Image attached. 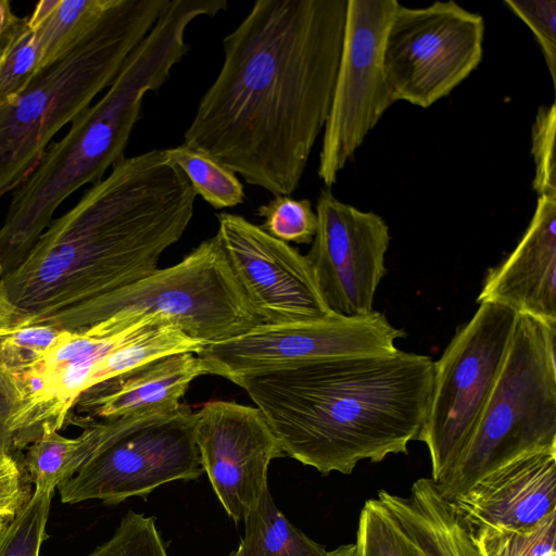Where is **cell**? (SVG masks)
I'll use <instances>...</instances> for the list:
<instances>
[{"instance_id": "cell-1", "label": "cell", "mask_w": 556, "mask_h": 556, "mask_svg": "<svg viewBox=\"0 0 556 556\" xmlns=\"http://www.w3.org/2000/svg\"><path fill=\"white\" fill-rule=\"evenodd\" d=\"M348 0H257L184 134L273 195L300 186L330 111Z\"/></svg>"}, {"instance_id": "cell-2", "label": "cell", "mask_w": 556, "mask_h": 556, "mask_svg": "<svg viewBox=\"0 0 556 556\" xmlns=\"http://www.w3.org/2000/svg\"><path fill=\"white\" fill-rule=\"evenodd\" d=\"M195 198L165 149L124 157L1 279L10 301L26 325L84 329L100 301L157 269L187 230Z\"/></svg>"}, {"instance_id": "cell-3", "label": "cell", "mask_w": 556, "mask_h": 556, "mask_svg": "<svg viewBox=\"0 0 556 556\" xmlns=\"http://www.w3.org/2000/svg\"><path fill=\"white\" fill-rule=\"evenodd\" d=\"M434 361L404 352L353 355L239 377L285 454L321 475L407 454L424 427Z\"/></svg>"}, {"instance_id": "cell-4", "label": "cell", "mask_w": 556, "mask_h": 556, "mask_svg": "<svg viewBox=\"0 0 556 556\" xmlns=\"http://www.w3.org/2000/svg\"><path fill=\"white\" fill-rule=\"evenodd\" d=\"M191 7L170 1L125 60L105 93L50 143L24 182L13 191L0 227V280L28 256L59 205L86 184H97L123 160L144 96L160 89L189 51Z\"/></svg>"}, {"instance_id": "cell-5", "label": "cell", "mask_w": 556, "mask_h": 556, "mask_svg": "<svg viewBox=\"0 0 556 556\" xmlns=\"http://www.w3.org/2000/svg\"><path fill=\"white\" fill-rule=\"evenodd\" d=\"M168 0H115L99 24L0 106V199L36 168L53 137L108 88Z\"/></svg>"}, {"instance_id": "cell-6", "label": "cell", "mask_w": 556, "mask_h": 556, "mask_svg": "<svg viewBox=\"0 0 556 556\" xmlns=\"http://www.w3.org/2000/svg\"><path fill=\"white\" fill-rule=\"evenodd\" d=\"M556 327L518 315L497 381L467 444L435 481L448 502L528 453L556 448Z\"/></svg>"}, {"instance_id": "cell-7", "label": "cell", "mask_w": 556, "mask_h": 556, "mask_svg": "<svg viewBox=\"0 0 556 556\" xmlns=\"http://www.w3.org/2000/svg\"><path fill=\"white\" fill-rule=\"evenodd\" d=\"M151 316L206 344L264 324L216 236L202 241L177 264L157 268L100 301L84 329L103 320L124 329Z\"/></svg>"}, {"instance_id": "cell-8", "label": "cell", "mask_w": 556, "mask_h": 556, "mask_svg": "<svg viewBox=\"0 0 556 556\" xmlns=\"http://www.w3.org/2000/svg\"><path fill=\"white\" fill-rule=\"evenodd\" d=\"M100 443L77 472L58 486L62 503L100 500L116 505L146 497L176 480L202 473L197 415L187 405L170 413L100 419Z\"/></svg>"}, {"instance_id": "cell-9", "label": "cell", "mask_w": 556, "mask_h": 556, "mask_svg": "<svg viewBox=\"0 0 556 556\" xmlns=\"http://www.w3.org/2000/svg\"><path fill=\"white\" fill-rule=\"evenodd\" d=\"M517 318L502 304L479 303L434 362L431 401L418 437L428 447L434 482L471 437L501 374Z\"/></svg>"}, {"instance_id": "cell-10", "label": "cell", "mask_w": 556, "mask_h": 556, "mask_svg": "<svg viewBox=\"0 0 556 556\" xmlns=\"http://www.w3.org/2000/svg\"><path fill=\"white\" fill-rule=\"evenodd\" d=\"M484 20L455 1L424 8L397 4L383 46L394 100L427 109L448 96L480 64Z\"/></svg>"}, {"instance_id": "cell-11", "label": "cell", "mask_w": 556, "mask_h": 556, "mask_svg": "<svg viewBox=\"0 0 556 556\" xmlns=\"http://www.w3.org/2000/svg\"><path fill=\"white\" fill-rule=\"evenodd\" d=\"M396 0H348L339 68L324 128L318 177L327 188L395 102L383 71V46Z\"/></svg>"}, {"instance_id": "cell-12", "label": "cell", "mask_w": 556, "mask_h": 556, "mask_svg": "<svg viewBox=\"0 0 556 556\" xmlns=\"http://www.w3.org/2000/svg\"><path fill=\"white\" fill-rule=\"evenodd\" d=\"M406 333L380 312L316 321L263 324L245 333L210 343L197 354L210 375L229 381L321 359L390 353Z\"/></svg>"}, {"instance_id": "cell-13", "label": "cell", "mask_w": 556, "mask_h": 556, "mask_svg": "<svg viewBox=\"0 0 556 556\" xmlns=\"http://www.w3.org/2000/svg\"><path fill=\"white\" fill-rule=\"evenodd\" d=\"M317 228L305 255L328 308L344 317L374 312L386 275L391 235L384 219L340 201L323 189L316 204Z\"/></svg>"}, {"instance_id": "cell-14", "label": "cell", "mask_w": 556, "mask_h": 556, "mask_svg": "<svg viewBox=\"0 0 556 556\" xmlns=\"http://www.w3.org/2000/svg\"><path fill=\"white\" fill-rule=\"evenodd\" d=\"M216 217L215 236L264 324L316 321L333 314L305 255L241 215L222 212Z\"/></svg>"}, {"instance_id": "cell-15", "label": "cell", "mask_w": 556, "mask_h": 556, "mask_svg": "<svg viewBox=\"0 0 556 556\" xmlns=\"http://www.w3.org/2000/svg\"><path fill=\"white\" fill-rule=\"evenodd\" d=\"M195 415L203 472L227 515L241 521L268 489L269 463L286 454L256 406L211 401Z\"/></svg>"}, {"instance_id": "cell-16", "label": "cell", "mask_w": 556, "mask_h": 556, "mask_svg": "<svg viewBox=\"0 0 556 556\" xmlns=\"http://www.w3.org/2000/svg\"><path fill=\"white\" fill-rule=\"evenodd\" d=\"M450 504L471 531H521L535 527L556 511V448L515 458L481 478Z\"/></svg>"}, {"instance_id": "cell-17", "label": "cell", "mask_w": 556, "mask_h": 556, "mask_svg": "<svg viewBox=\"0 0 556 556\" xmlns=\"http://www.w3.org/2000/svg\"><path fill=\"white\" fill-rule=\"evenodd\" d=\"M477 302L498 303L556 327V197H538L522 238L488 270Z\"/></svg>"}, {"instance_id": "cell-18", "label": "cell", "mask_w": 556, "mask_h": 556, "mask_svg": "<svg viewBox=\"0 0 556 556\" xmlns=\"http://www.w3.org/2000/svg\"><path fill=\"white\" fill-rule=\"evenodd\" d=\"M203 375L210 372L197 354L168 355L89 388L74 409L88 419L170 413L180 406L190 383Z\"/></svg>"}, {"instance_id": "cell-19", "label": "cell", "mask_w": 556, "mask_h": 556, "mask_svg": "<svg viewBox=\"0 0 556 556\" xmlns=\"http://www.w3.org/2000/svg\"><path fill=\"white\" fill-rule=\"evenodd\" d=\"M377 497L395 517L422 556H482L469 527L431 478H420L408 496L380 490Z\"/></svg>"}, {"instance_id": "cell-20", "label": "cell", "mask_w": 556, "mask_h": 556, "mask_svg": "<svg viewBox=\"0 0 556 556\" xmlns=\"http://www.w3.org/2000/svg\"><path fill=\"white\" fill-rule=\"evenodd\" d=\"M115 0H41L27 17L40 50V70L92 30Z\"/></svg>"}, {"instance_id": "cell-21", "label": "cell", "mask_w": 556, "mask_h": 556, "mask_svg": "<svg viewBox=\"0 0 556 556\" xmlns=\"http://www.w3.org/2000/svg\"><path fill=\"white\" fill-rule=\"evenodd\" d=\"M83 432L68 439L45 430L27 447L23 467L35 486L53 490L71 479L92 455L101 438L100 421L80 418Z\"/></svg>"}, {"instance_id": "cell-22", "label": "cell", "mask_w": 556, "mask_h": 556, "mask_svg": "<svg viewBox=\"0 0 556 556\" xmlns=\"http://www.w3.org/2000/svg\"><path fill=\"white\" fill-rule=\"evenodd\" d=\"M244 534L231 556H327L328 551L294 527L269 490L243 518Z\"/></svg>"}, {"instance_id": "cell-23", "label": "cell", "mask_w": 556, "mask_h": 556, "mask_svg": "<svg viewBox=\"0 0 556 556\" xmlns=\"http://www.w3.org/2000/svg\"><path fill=\"white\" fill-rule=\"evenodd\" d=\"M205 342L186 334L175 325H155L143 330L128 343L111 352L96 368L90 388L125 376L159 358L177 354H199Z\"/></svg>"}, {"instance_id": "cell-24", "label": "cell", "mask_w": 556, "mask_h": 556, "mask_svg": "<svg viewBox=\"0 0 556 556\" xmlns=\"http://www.w3.org/2000/svg\"><path fill=\"white\" fill-rule=\"evenodd\" d=\"M165 152L185 174L195 194L214 208L243 203L244 189L237 175L215 159L184 143L165 149Z\"/></svg>"}, {"instance_id": "cell-25", "label": "cell", "mask_w": 556, "mask_h": 556, "mask_svg": "<svg viewBox=\"0 0 556 556\" xmlns=\"http://www.w3.org/2000/svg\"><path fill=\"white\" fill-rule=\"evenodd\" d=\"M354 545L355 556H422L377 496L361 510Z\"/></svg>"}, {"instance_id": "cell-26", "label": "cell", "mask_w": 556, "mask_h": 556, "mask_svg": "<svg viewBox=\"0 0 556 556\" xmlns=\"http://www.w3.org/2000/svg\"><path fill=\"white\" fill-rule=\"evenodd\" d=\"M39 71L38 39L27 17H22L0 48V106L20 96Z\"/></svg>"}, {"instance_id": "cell-27", "label": "cell", "mask_w": 556, "mask_h": 556, "mask_svg": "<svg viewBox=\"0 0 556 556\" xmlns=\"http://www.w3.org/2000/svg\"><path fill=\"white\" fill-rule=\"evenodd\" d=\"M472 536L482 556H556V511L528 530L481 528Z\"/></svg>"}, {"instance_id": "cell-28", "label": "cell", "mask_w": 556, "mask_h": 556, "mask_svg": "<svg viewBox=\"0 0 556 556\" xmlns=\"http://www.w3.org/2000/svg\"><path fill=\"white\" fill-rule=\"evenodd\" d=\"M53 490L35 486L34 493L0 532V556H39L46 534Z\"/></svg>"}, {"instance_id": "cell-29", "label": "cell", "mask_w": 556, "mask_h": 556, "mask_svg": "<svg viewBox=\"0 0 556 556\" xmlns=\"http://www.w3.org/2000/svg\"><path fill=\"white\" fill-rule=\"evenodd\" d=\"M255 214L264 219L261 228L286 243L308 244L317 228V215L308 199L274 195Z\"/></svg>"}, {"instance_id": "cell-30", "label": "cell", "mask_w": 556, "mask_h": 556, "mask_svg": "<svg viewBox=\"0 0 556 556\" xmlns=\"http://www.w3.org/2000/svg\"><path fill=\"white\" fill-rule=\"evenodd\" d=\"M86 556H168L155 518L128 510L114 534Z\"/></svg>"}, {"instance_id": "cell-31", "label": "cell", "mask_w": 556, "mask_h": 556, "mask_svg": "<svg viewBox=\"0 0 556 556\" xmlns=\"http://www.w3.org/2000/svg\"><path fill=\"white\" fill-rule=\"evenodd\" d=\"M61 330L47 325H24L0 337V374L18 372L42 357Z\"/></svg>"}, {"instance_id": "cell-32", "label": "cell", "mask_w": 556, "mask_h": 556, "mask_svg": "<svg viewBox=\"0 0 556 556\" xmlns=\"http://www.w3.org/2000/svg\"><path fill=\"white\" fill-rule=\"evenodd\" d=\"M555 131V103L540 106L531 131V154L534 161L532 187L538 197H556Z\"/></svg>"}, {"instance_id": "cell-33", "label": "cell", "mask_w": 556, "mask_h": 556, "mask_svg": "<svg viewBox=\"0 0 556 556\" xmlns=\"http://www.w3.org/2000/svg\"><path fill=\"white\" fill-rule=\"evenodd\" d=\"M504 4L533 33L545 60L553 85H556V1L504 0Z\"/></svg>"}, {"instance_id": "cell-34", "label": "cell", "mask_w": 556, "mask_h": 556, "mask_svg": "<svg viewBox=\"0 0 556 556\" xmlns=\"http://www.w3.org/2000/svg\"><path fill=\"white\" fill-rule=\"evenodd\" d=\"M27 475L10 450L0 448V514L13 518L28 501Z\"/></svg>"}, {"instance_id": "cell-35", "label": "cell", "mask_w": 556, "mask_h": 556, "mask_svg": "<svg viewBox=\"0 0 556 556\" xmlns=\"http://www.w3.org/2000/svg\"><path fill=\"white\" fill-rule=\"evenodd\" d=\"M24 325H26L25 318L10 301L0 280V337Z\"/></svg>"}, {"instance_id": "cell-36", "label": "cell", "mask_w": 556, "mask_h": 556, "mask_svg": "<svg viewBox=\"0 0 556 556\" xmlns=\"http://www.w3.org/2000/svg\"><path fill=\"white\" fill-rule=\"evenodd\" d=\"M13 409L12 394L8 388V384L0 374V445L12 450L11 439L8 434V421Z\"/></svg>"}, {"instance_id": "cell-37", "label": "cell", "mask_w": 556, "mask_h": 556, "mask_svg": "<svg viewBox=\"0 0 556 556\" xmlns=\"http://www.w3.org/2000/svg\"><path fill=\"white\" fill-rule=\"evenodd\" d=\"M22 17L14 14L8 0H0V48L20 24Z\"/></svg>"}, {"instance_id": "cell-38", "label": "cell", "mask_w": 556, "mask_h": 556, "mask_svg": "<svg viewBox=\"0 0 556 556\" xmlns=\"http://www.w3.org/2000/svg\"><path fill=\"white\" fill-rule=\"evenodd\" d=\"M327 556H355V545L354 543L340 545L329 551Z\"/></svg>"}, {"instance_id": "cell-39", "label": "cell", "mask_w": 556, "mask_h": 556, "mask_svg": "<svg viewBox=\"0 0 556 556\" xmlns=\"http://www.w3.org/2000/svg\"><path fill=\"white\" fill-rule=\"evenodd\" d=\"M12 518L0 514V532Z\"/></svg>"}, {"instance_id": "cell-40", "label": "cell", "mask_w": 556, "mask_h": 556, "mask_svg": "<svg viewBox=\"0 0 556 556\" xmlns=\"http://www.w3.org/2000/svg\"><path fill=\"white\" fill-rule=\"evenodd\" d=\"M0 448H5V447H3V446H1V445H0ZM7 450H8V448H7Z\"/></svg>"}]
</instances>
